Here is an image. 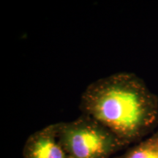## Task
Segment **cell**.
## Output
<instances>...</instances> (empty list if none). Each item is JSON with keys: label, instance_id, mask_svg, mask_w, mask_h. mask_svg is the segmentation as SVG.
<instances>
[{"label": "cell", "instance_id": "4", "mask_svg": "<svg viewBox=\"0 0 158 158\" xmlns=\"http://www.w3.org/2000/svg\"><path fill=\"white\" fill-rule=\"evenodd\" d=\"M114 158H158V127L147 138Z\"/></svg>", "mask_w": 158, "mask_h": 158}, {"label": "cell", "instance_id": "2", "mask_svg": "<svg viewBox=\"0 0 158 158\" xmlns=\"http://www.w3.org/2000/svg\"><path fill=\"white\" fill-rule=\"evenodd\" d=\"M57 135L70 158H110L126 148L106 126L84 114L57 123Z\"/></svg>", "mask_w": 158, "mask_h": 158}, {"label": "cell", "instance_id": "1", "mask_svg": "<svg viewBox=\"0 0 158 158\" xmlns=\"http://www.w3.org/2000/svg\"><path fill=\"white\" fill-rule=\"evenodd\" d=\"M79 109L106 126L126 148L158 127V97L132 73H117L92 82L81 94Z\"/></svg>", "mask_w": 158, "mask_h": 158}, {"label": "cell", "instance_id": "3", "mask_svg": "<svg viewBox=\"0 0 158 158\" xmlns=\"http://www.w3.org/2000/svg\"><path fill=\"white\" fill-rule=\"evenodd\" d=\"M23 158H70L58 140L57 123L31 134L23 148Z\"/></svg>", "mask_w": 158, "mask_h": 158}]
</instances>
